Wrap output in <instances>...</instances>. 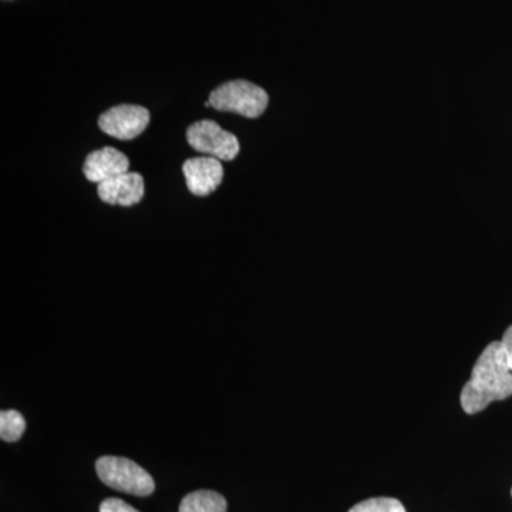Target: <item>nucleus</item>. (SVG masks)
I'll list each match as a JSON object with an SVG mask.
<instances>
[{"label":"nucleus","instance_id":"obj_3","mask_svg":"<svg viewBox=\"0 0 512 512\" xmlns=\"http://www.w3.org/2000/svg\"><path fill=\"white\" fill-rule=\"evenodd\" d=\"M215 110L241 114L248 119L262 116L268 107L269 97L262 87L245 80H234L217 87L210 96Z\"/></svg>","mask_w":512,"mask_h":512},{"label":"nucleus","instance_id":"obj_11","mask_svg":"<svg viewBox=\"0 0 512 512\" xmlns=\"http://www.w3.org/2000/svg\"><path fill=\"white\" fill-rule=\"evenodd\" d=\"M349 512H407L404 505L396 498H369L350 508Z\"/></svg>","mask_w":512,"mask_h":512},{"label":"nucleus","instance_id":"obj_2","mask_svg":"<svg viewBox=\"0 0 512 512\" xmlns=\"http://www.w3.org/2000/svg\"><path fill=\"white\" fill-rule=\"evenodd\" d=\"M97 476L113 490L137 497H147L156 490L150 473L124 457L104 456L96 463Z\"/></svg>","mask_w":512,"mask_h":512},{"label":"nucleus","instance_id":"obj_10","mask_svg":"<svg viewBox=\"0 0 512 512\" xmlns=\"http://www.w3.org/2000/svg\"><path fill=\"white\" fill-rule=\"evenodd\" d=\"M26 430V420L16 410H3L0 413V437L6 443H15L22 439Z\"/></svg>","mask_w":512,"mask_h":512},{"label":"nucleus","instance_id":"obj_13","mask_svg":"<svg viewBox=\"0 0 512 512\" xmlns=\"http://www.w3.org/2000/svg\"><path fill=\"white\" fill-rule=\"evenodd\" d=\"M500 345L501 350H503L505 362H507L512 372V325L505 330L503 339L500 340Z\"/></svg>","mask_w":512,"mask_h":512},{"label":"nucleus","instance_id":"obj_1","mask_svg":"<svg viewBox=\"0 0 512 512\" xmlns=\"http://www.w3.org/2000/svg\"><path fill=\"white\" fill-rule=\"evenodd\" d=\"M512 396V372L505 362L500 342H491L478 357L470 380L461 390L464 412L477 414L493 402Z\"/></svg>","mask_w":512,"mask_h":512},{"label":"nucleus","instance_id":"obj_5","mask_svg":"<svg viewBox=\"0 0 512 512\" xmlns=\"http://www.w3.org/2000/svg\"><path fill=\"white\" fill-rule=\"evenodd\" d=\"M150 123V111L134 104H121L101 114V131L119 140H133L146 130Z\"/></svg>","mask_w":512,"mask_h":512},{"label":"nucleus","instance_id":"obj_12","mask_svg":"<svg viewBox=\"0 0 512 512\" xmlns=\"http://www.w3.org/2000/svg\"><path fill=\"white\" fill-rule=\"evenodd\" d=\"M100 512H140L120 498H107L100 504Z\"/></svg>","mask_w":512,"mask_h":512},{"label":"nucleus","instance_id":"obj_9","mask_svg":"<svg viewBox=\"0 0 512 512\" xmlns=\"http://www.w3.org/2000/svg\"><path fill=\"white\" fill-rule=\"evenodd\" d=\"M227 500L220 493L211 490L194 491L185 495L180 512H227Z\"/></svg>","mask_w":512,"mask_h":512},{"label":"nucleus","instance_id":"obj_7","mask_svg":"<svg viewBox=\"0 0 512 512\" xmlns=\"http://www.w3.org/2000/svg\"><path fill=\"white\" fill-rule=\"evenodd\" d=\"M130 171V161L126 154L113 147L93 151L86 157L83 173L90 183L100 184Z\"/></svg>","mask_w":512,"mask_h":512},{"label":"nucleus","instance_id":"obj_8","mask_svg":"<svg viewBox=\"0 0 512 512\" xmlns=\"http://www.w3.org/2000/svg\"><path fill=\"white\" fill-rule=\"evenodd\" d=\"M100 200L110 205L131 207L143 200L144 178L138 173H128L103 181L97 185Z\"/></svg>","mask_w":512,"mask_h":512},{"label":"nucleus","instance_id":"obj_14","mask_svg":"<svg viewBox=\"0 0 512 512\" xmlns=\"http://www.w3.org/2000/svg\"><path fill=\"white\" fill-rule=\"evenodd\" d=\"M511 494H512V490H511Z\"/></svg>","mask_w":512,"mask_h":512},{"label":"nucleus","instance_id":"obj_4","mask_svg":"<svg viewBox=\"0 0 512 512\" xmlns=\"http://www.w3.org/2000/svg\"><path fill=\"white\" fill-rule=\"evenodd\" d=\"M187 141L198 153L220 161H232L239 153L238 138L211 120L192 124L187 130Z\"/></svg>","mask_w":512,"mask_h":512},{"label":"nucleus","instance_id":"obj_6","mask_svg":"<svg viewBox=\"0 0 512 512\" xmlns=\"http://www.w3.org/2000/svg\"><path fill=\"white\" fill-rule=\"evenodd\" d=\"M188 190L197 197H207L220 187L224 180V168L214 157L190 158L183 165Z\"/></svg>","mask_w":512,"mask_h":512}]
</instances>
